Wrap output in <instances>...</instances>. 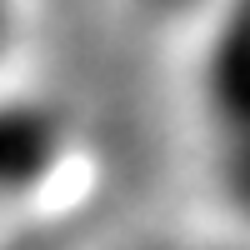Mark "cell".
<instances>
[{
    "mask_svg": "<svg viewBox=\"0 0 250 250\" xmlns=\"http://www.w3.org/2000/svg\"><path fill=\"white\" fill-rule=\"evenodd\" d=\"M200 120L220 190L250 220V5L225 10L205 35Z\"/></svg>",
    "mask_w": 250,
    "mask_h": 250,
    "instance_id": "1",
    "label": "cell"
},
{
    "mask_svg": "<svg viewBox=\"0 0 250 250\" xmlns=\"http://www.w3.org/2000/svg\"><path fill=\"white\" fill-rule=\"evenodd\" d=\"M200 250H250V245H200Z\"/></svg>",
    "mask_w": 250,
    "mask_h": 250,
    "instance_id": "4",
    "label": "cell"
},
{
    "mask_svg": "<svg viewBox=\"0 0 250 250\" xmlns=\"http://www.w3.org/2000/svg\"><path fill=\"white\" fill-rule=\"evenodd\" d=\"M70 120L50 100H10L5 110V190L10 200H30L35 190L65 170L70 160Z\"/></svg>",
    "mask_w": 250,
    "mask_h": 250,
    "instance_id": "2",
    "label": "cell"
},
{
    "mask_svg": "<svg viewBox=\"0 0 250 250\" xmlns=\"http://www.w3.org/2000/svg\"><path fill=\"white\" fill-rule=\"evenodd\" d=\"M130 250H180V245H165V240H140V245H130Z\"/></svg>",
    "mask_w": 250,
    "mask_h": 250,
    "instance_id": "3",
    "label": "cell"
}]
</instances>
